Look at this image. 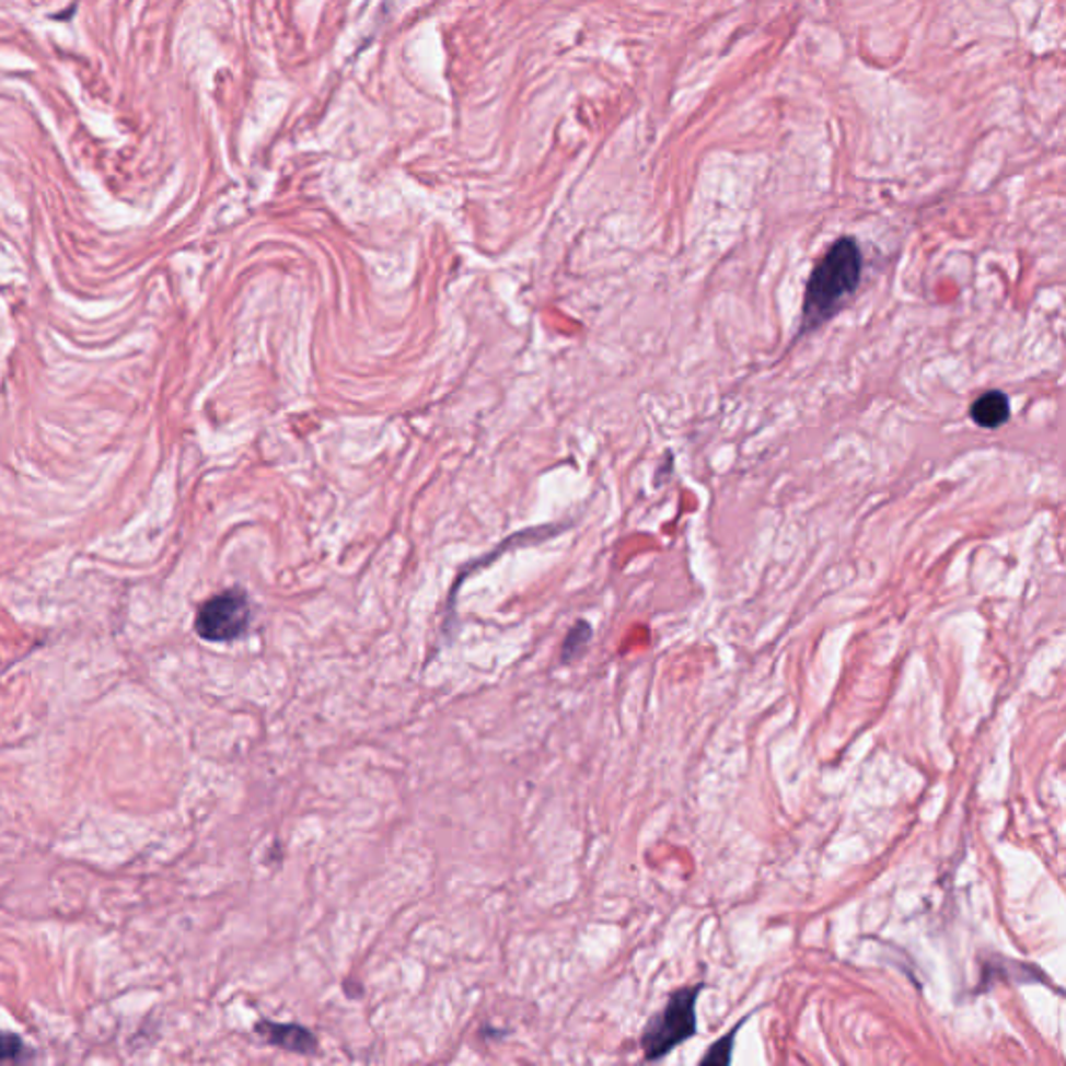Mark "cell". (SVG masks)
I'll return each mask as SVG.
<instances>
[{"mask_svg": "<svg viewBox=\"0 0 1066 1066\" xmlns=\"http://www.w3.org/2000/svg\"><path fill=\"white\" fill-rule=\"evenodd\" d=\"M862 278V253L854 237H839L819 265L812 269L804 309H802V327L800 332L807 334L821 327L825 321L846 304L853 297Z\"/></svg>", "mask_w": 1066, "mask_h": 1066, "instance_id": "obj_1", "label": "cell"}, {"mask_svg": "<svg viewBox=\"0 0 1066 1066\" xmlns=\"http://www.w3.org/2000/svg\"><path fill=\"white\" fill-rule=\"evenodd\" d=\"M703 989V982L675 989L661 1010L648 1019L640 1038L644 1058L648 1063L662 1061L677 1045L696 1035L698 1031L696 1004Z\"/></svg>", "mask_w": 1066, "mask_h": 1066, "instance_id": "obj_2", "label": "cell"}, {"mask_svg": "<svg viewBox=\"0 0 1066 1066\" xmlns=\"http://www.w3.org/2000/svg\"><path fill=\"white\" fill-rule=\"evenodd\" d=\"M253 611L244 590L232 588L209 598L196 613L194 629L205 641L225 644L240 640L251 625Z\"/></svg>", "mask_w": 1066, "mask_h": 1066, "instance_id": "obj_3", "label": "cell"}, {"mask_svg": "<svg viewBox=\"0 0 1066 1066\" xmlns=\"http://www.w3.org/2000/svg\"><path fill=\"white\" fill-rule=\"evenodd\" d=\"M256 1035L263 1038L269 1045L281 1047L286 1052L313 1056L320 1050V1040L315 1033L299 1023H276V1021H258L255 1027Z\"/></svg>", "mask_w": 1066, "mask_h": 1066, "instance_id": "obj_4", "label": "cell"}, {"mask_svg": "<svg viewBox=\"0 0 1066 1066\" xmlns=\"http://www.w3.org/2000/svg\"><path fill=\"white\" fill-rule=\"evenodd\" d=\"M973 421L985 429H996L1010 419V403L1008 396L998 390H992L980 396L971 406Z\"/></svg>", "mask_w": 1066, "mask_h": 1066, "instance_id": "obj_5", "label": "cell"}, {"mask_svg": "<svg viewBox=\"0 0 1066 1066\" xmlns=\"http://www.w3.org/2000/svg\"><path fill=\"white\" fill-rule=\"evenodd\" d=\"M592 640V627L588 621H577L576 625L571 627V632L567 634V638L563 641V648H560V662L563 664H569V662L576 661L581 657V652L586 650V646Z\"/></svg>", "mask_w": 1066, "mask_h": 1066, "instance_id": "obj_6", "label": "cell"}, {"mask_svg": "<svg viewBox=\"0 0 1066 1066\" xmlns=\"http://www.w3.org/2000/svg\"><path fill=\"white\" fill-rule=\"evenodd\" d=\"M746 1023V1019H742L740 1023L735 1024L733 1029H729L723 1038H719L715 1044L710 1045L706 1050L703 1058H700V1065H731V1058H733V1044H735V1038H738V1031L742 1029V1024Z\"/></svg>", "mask_w": 1066, "mask_h": 1066, "instance_id": "obj_7", "label": "cell"}, {"mask_svg": "<svg viewBox=\"0 0 1066 1066\" xmlns=\"http://www.w3.org/2000/svg\"><path fill=\"white\" fill-rule=\"evenodd\" d=\"M25 1052L22 1038L15 1033L0 1031V1063H15L20 1061Z\"/></svg>", "mask_w": 1066, "mask_h": 1066, "instance_id": "obj_8", "label": "cell"}]
</instances>
